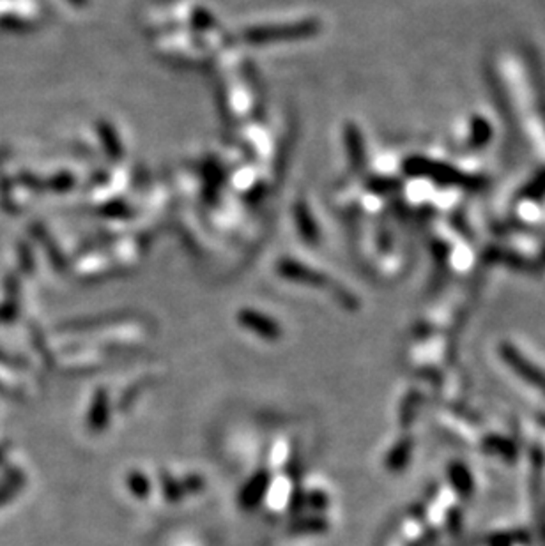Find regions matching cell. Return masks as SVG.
Masks as SVG:
<instances>
[{
	"label": "cell",
	"mask_w": 545,
	"mask_h": 546,
	"mask_svg": "<svg viewBox=\"0 0 545 546\" xmlns=\"http://www.w3.org/2000/svg\"><path fill=\"white\" fill-rule=\"evenodd\" d=\"M269 486V474L260 471L245 484L239 495V504L245 510H254L255 506L264 499Z\"/></svg>",
	"instance_id": "cell-1"
},
{
	"label": "cell",
	"mask_w": 545,
	"mask_h": 546,
	"mask_svg": "<svg viewBox=\"0 0 545 546\" xmlns=\"http://www.w3.org/2000/svg\"><path fill=\"white\" fill-rule=\"evenodd\" d=\"M109 423V400H107V393L105 391H98L94 401H92V407H91V412H89V426L98 432V430H103Z\"/></svg>",
	"instance_id": "cell-2"
},
{
	"label": "cell",
	"mask_w": 545,
	"mask_h": 546,
	"mask_svg": "<svg viewBox=\"0 0 545 546\" xmlns=\"http://www.w3.org/2000/svg\"><path fill=\"white\" fill-rule=\"evenodd\" d=\"M241 322L247 326V328L252 329L255 332H258L260 336L268 338V340H277L280 330L275 326V322L260 317V315H255L250 311H245L241 313Z\"/></svg>",
	"instance_id": "cell-3"
},
{
	"label": "cell",
	"mask_w": 545,
	"mask_h": 546,
	"mask_svg": "<svg viewBox=\"0 0 545 546\" xmlns=\"http://www.w3.org/2000/svg\"><path fill=\"white\" fill-rule=\"evenodd\" d=\"M128 486L137 497H147L151 490L146 475L141 473H131L128 475Z\"/></svg>",
	"instance_id": "cell-4"
},
{
	"label": "cell",
	"mask_w": 545,
	"mask_h": 546,
	"mask_svg": "<svg viewBox=\"0 0 545 546\" xmlns=\"http://www.w3.org/2000/svg\"><path fill=\"white\" fill-rule=\"evenodd\" d=\"M326 523L323 520L317 518H308L303 522H297L292 525V532H317V531H325Z\"/></svg>",
	"instance_id": "cell-5"
},
{
	"label": "cell",
	"mask_w": 545,
	"mask_h": 546,
	"mask_svg": "<svg viewBox=\"0 0 545 546\" xmlns=\"http://www.w3.org/2000/svg\"><path fill=\"white\" fill-rule=\"evenodd\" d=\"M163 492H165V497L169 501H174V503L180 501L182 495H184L181 484L178 481H174L172 477H169V475L163 477Z\"/></svg>",
	"instance_id": "cell-6"
},
{
	"label": "cell",
	"mask_w": 545,
	"mask_h": 546,
	"mask_svg": "<svg viewBox=\"0 0 545 546\" xmlns=\"http://www.w3.org/2000/svg\"><path fill=\"white\" fill-rule=\"evenodd\" d=\"M181 486L182 490H186L190 493H195V492H199V490L204 488V479L199 477V475H191V477H188L184 481V484H181Z\"/></svg>",
	"instance_id": "cell-7"
}]
</instances>
